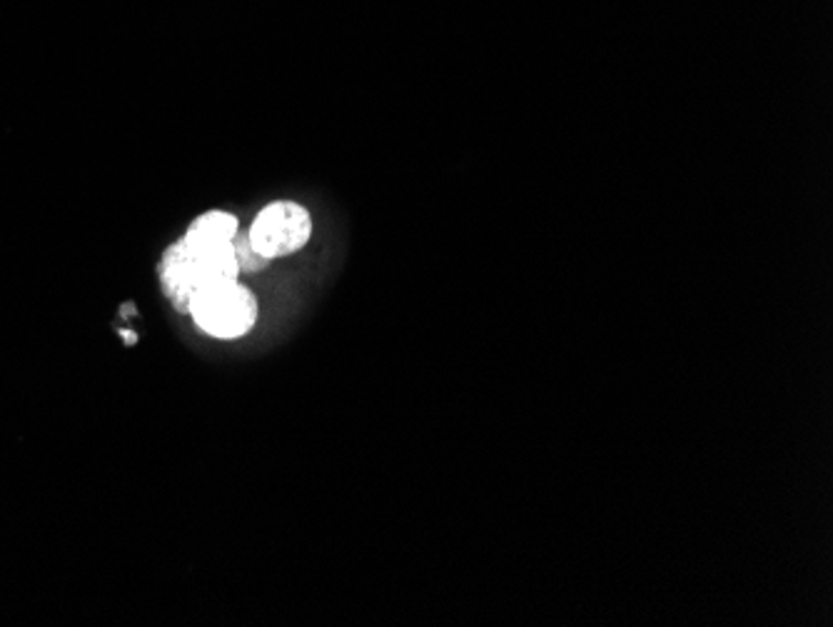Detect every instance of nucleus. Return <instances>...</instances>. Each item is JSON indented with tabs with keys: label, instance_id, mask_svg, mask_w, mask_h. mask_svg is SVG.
Masks as SVG:
<instances>
[{
	"label": "nucleus",
	"instance_id": "obj_5",
	"mask_svg": "<svg viewBox=\"0 0 833 627\" xmlns=\"http://www.w3.org/2000/svg\"><path fill=\"white\" fill-rule=\"evenodd\" d=\"M233 248H235V261H237L240 273H260L273 263V261H267L265 255L257 253L253 243H249L247 233H240V230H237V235L233 238Z\"/></svg>",
	"mask_w": 833,
	"mask_h": 627
},
{
	"label": "nucleus",
	"instance_id": "obj_1",
	"mask_svg": "<svg viewBox=\"0 0 833 627\" xmlns=\"http://www.w3.org/2000/svg\"><path fill=\"white\" fill-rule=\"evenodd\" d=\"M190 316L212 338H243L257 320V298L237 280L208 283L192 293Z\"/></svg>",
	"mask_w": 833,
	"mask_h": 627
},
{
	"label": "nucleus",
	"instance_id": "obj_2",
	"mask_svg": "<svg viewBox=\"0 0 833 627\" xmlns=\"http://www.w3.org/2000/svg\"><path fill=\"white\" fill-rule=\"evenodd\" d=\"M253 248L267 261L302 251L312 238V218L308 208L295 200H275L255 216L247 230Z\"/></svg>",
	"mask_w": 833,
	"mask_h": 627
},
{
	"label": "nucleus",
	"instance_id": "obj_3",
	"mask_svg": "<svg viewBox=\"0 0 833 627\" xmlns=\"http://www.w3.org/2000/svg\"><path fill=\"white\" fill-rule=\"evenodd\" d=\"M157 273H160V285L163 293L168 295L173 308L178 312H190V300L192 293L198 290V278H196V263H192V255L188 251L185 241L173 243L168 251L163 253V261L157 265Z\"/></svg>",
	"mask_w": 833,
	"mask_h": 627
},
{
	"label": "nucleus",
	"instance_id": "obj_6",
	"mask_svg": "<svg viewBox=\"0 0 833 627\" xmlns=\"http://www.w3.org/2000/svg\"><path fill=\"white\" fill-rule=\"evenodd\" d=\"M120 336H123L127 340V345H135L137 343V336L135 333H127V330H120Z\"/></svg>",
	"mask_w": 833,
	"mask_h": 627
},
{
	"label": "nucleus",
	"instance_id": "obj_4",
	"mask_svg": "<svg viewBox=\"0 0 833 627\" xmlns=\"http://www.w3.org/2000/svg\"><path fill=\"white\" fill-rule=\"evenodd\" d=\"M240 223L233 213L225 210H208L200 218L192 220L188 235L182 238L185 243H218V241H233L237 235Z\"/></svg>",
	"mask_w": 833,
	"mask_h": 627
}]
</instances>
